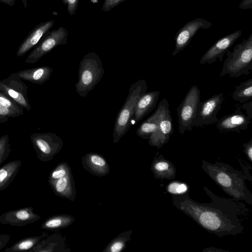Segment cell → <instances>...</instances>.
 I'll return each mask as SVG.
<instances>
[{"mask_svg":"<svg viewBox=\"0 0 252 252\" xmlns=\"http://www.w3.org/2000/svg\"><path fill=\"white\" fill-rule=\"evenodd\" d=\"M24 114L23 108L10 97L0 91V123Z\"/></svg>","mask_w":252,"mask_h":252,"instance_id":"cell-22","label":"cell"},{"mask_svg":"<svg viewBox=\"0 0 252 252\" xmlns=\"http://www.w3.org/2000/svg\"><path fill=\"white\" fill-rule=\"evenodd\" d=\"M151 168L156 179L172 180L175 177L176 168L174 165L161 155L154 158Z\"/></svg>","mask_w":252,"mask_h":252,"instance_id":"cell-23","label":"cell"},{"mask_svg":"<svg viewBox=\"0 0 252 252\" xmlns=\"http://www.w3.org/2000/svg\"><path fill=\"white\" fill-rule=\"evenodd\" d=\"M11 150L9 136L4 134L0 137V166L7 158Z\"/></svg>","mask_w":252,"mask_h":252,"instance_id":"cell-31","label":"cell"},{"mask_svg":"<svg viewBox=\"0 0 252 252\" xmlns=\"http://www.w3.org/2000/svg\"><path fill=\"white\" fill-rule=\"evenodd\" d=\"M250 120L238 107L235 111L229 115L219 119L216 126L220 132H236L248 127Z\"/></svg>","mask_w":252,"mask_h":252,"instance_id":"cell-15","label":"cell"},{"mask_svg":"<svg viewBox=\"0 0 252 252\" xmlns=\"http://www.w3.org/2000/svg\"><path fill=\"white\" fill-rule=\"evenodd\" d=\"M225 98L223 94L214 95L208 99L200 101L197 106L195 117L192 123L193 126H202L217 123V115Z\"/></svg>","mask_w":252,"mask_h":252,"instance_id":"cell-8","label":"cell"},{"mask_svg":"<svg viewBox=\"0 0 252 252\" xmlns=\"http://www.w3.org/2000/svg\"><path fill=\"white\" fill-rule=\"evenodd\" d=\"M200 101V90L197 85H193L176 109L178 117V130L181 134H184L186 130H192V123Z\"/></svg>","mask_w":252,"mask_h":252,"instance_id":"cell-6","label":"cell"},{"mask_svg":"<svg viewBox=\"0 0 252 252\" xmlns=\"http://www.w3.org/2000/svg\"><path fill=\"white\" fill-rule=\"evenodd\" d=\"M159 91L145 93L137 102L131 126L136 124L155 108L159 96Z\"/></svg>","mask_w":252,"mask_h":252,"instance_id":"cell-18","label":"cell"},{"mask_svg":"<svg viewBox=\"0 0 252 252\" xmlns=\"http://www.w3.org/2000/svg\"><path fill=\"white\" fill-rule=\"evenodd\" d=\"M71 172L70 168L67 163H60L51 171L48 177V183L65 176Z\"/></svg>","mask_w":252,"mask_h":252,"instance_id":"cell-30","label":"cell"},{"mask_svg":"<svg viewBox=\"0 0 252 252\" xmlns=\"http://www.w3.org/2000/svg\"><path fill=\"white\" fill-rule=\"evenodd\" d=\"M173 132V120L169 107L162 115L156 130L148 139L149 144L160 148L168 141Z\"/></svg>","mask_w":252,"mask_h":252,"instance_id":"cell-14","label":"cell"},{"mask_svg":"<svg viewBox=\"0 0 252 252\" xmlns=\"http://www.w3.org/2000/svg\"><path fill=\"white\" fill-rule=\"evenodd\" d=\"M212 25L211 22L201 18H196L185 24L176 34L174 38L175 50L172 55L175 56L183 50L189 44L192 38L199 30L208 29Z\"/></svg>","mask_w":252,"mask_h":252,"instance_id":"cell-11","label":"cell"},{"mask_svg":"<svg viewBox=\"0 0 252 252\" xmlns=\"http://www.w3.org/2000/svg\"><path fill=\"white\" fill-rule=\"evenodd\" d=\"M30 139L37 158L41 161L52 159L63 146L62 139L54 133H33Z\"/></svg>","mask_w":252,"mask_h":252,"instance_id":"cell-7","label":"cell"},{"mask_svg":"<svg viewBox=\"0 0 252 252\" xmlns=\"http://www.w3.org/2000/svg\"><path fill=\"white\" fill-rule=\"evenodd\" d=\"M48 233L42 232L39 236H33L22 239L15 243L11 247L4 250V252H17L28 251L36 246L44 238L47 236Z\"/></svg>","mask_w":252,"mask_h":252,"instance_id":"cell-25","label":"cell"},{"mask_svg":"<svg viewBox=\"0 0 252 252\" xmlns=\"http://www.w3.org/2000/svg\"><path fill=\"white\" fill-rule=\"evenodd\" d=\"M204 189L211 202L195 201L190 198L188 192L173 195V204L207 231L219 237L243 233L244 227L240 217L248 213L245 204L219 197L206 187Z\"/></svg>","mask_w":252,"mask_h":252,"instance_id":"cell-1","label":"cell"},{"mask_svg":"<svg viewBox=\"0 0 252 252\" xmlns=\"http://www.w3.org/2000/svg\"><path fill=\"white\" fill-rule=\"evenodd\" d=\"M82 164L85 170L96 176H104L110 172L109 164L102 156L97 153L86 154L82 158Z\"/></svg>","mask_w":252,"mask_h":252,"instance_id":"cell-19","label":"cell"},{"mask_svg":"<svg viewBox=\"0 0 252 252\" xmlns=\"http://www.w3.org/2000/svg\"><path fill=\"white\" fill-rule=\"evenodd\" d=\"M28 87L17 73H12L7 78L0 80V91L10 97L23 109L30 111L32 107L28 97Z\"/></svg>","mask_w":252,"mask_h":252,"instance_id":"cell-10","label":"cell"},{"mask_svg":"<svg viewBox=\"0 0 252 252\" xmlns=\"http://www.w3.org/2000/svg\"><path fill=\"white\" fill-rule=\"evenodd\" d=\"M240 108L245 109L246 110L248 118L251 120L252 119V101L251 100L240 106Z\"/></svg>","mask_w":252,"mask_h":252,"instance_id":"cell-36","label":"cell"},{"mask_svg":"<svg viewBox=\"0 0 252 252\" xmlns=\"http://www.w3.org/2000/svg\"><path fill=\"white\" fill-rule=\"evenodd\" d=\"M202 162L203 170L225 193L236 201L252 204V193L245 184V175L222 162Z\"/></svg>","mask_w":252,"mask_h":252,"instance_id":"cell-2","label":"cell"},{"mask_svg":"<svg viewBox=\"0 0 252 252\" xmlns=\"http://www.w3.org/2000/svg\"><path fill=\"white\" fill-rule=\"evenodd\" d=\"M169 107V103L165 97L159 102L154 113L139 126L136 131L137 135L143 139L148 140L156 130L162 115Z\"/></svg>","mask_w":252,"mask_h":252,"instance_id":"cell-17","label":"cell"},{"mask_svg":"<svg viewBox=\"0 0 252 252\" xmlns=\"http://www.w3.org/2000/svg\"><path fill=\"white\" fill-rule=\"evenodd\" d=\"M167 191L173 195H180L189 192L188 185L179 181H173L168 185L166 188Z\"/></svg>","mask_w":252,"mask_h":252,"instance_id":"cell-32","label":"cell"},{"mask_svg":"<svg viewBox=\"0 0 252 252\" xmlns=\"http://www.w3.org/2000/svg\"><path fill=\"white\" fill-rule=\"evenodd\" d=\"M75 220L73 217L68 215H58L47 219L41 224L43 229L54 230L66 227Z\"/></svg>","mask_w":252,"mask_h":252,"instance_id":"cell-26","label":"cell"},{"mask_svg":"<svg viewBox=\"0 0 252 252\" xmlns=\"http://www.w3.org/2000/svg\"><path fill=\"white\" fill-rule=\"evenodd\" d=\"M64 5H67V9L70 16L74 15L78 8L79 0H63Z\"/></svg>","mask_w":252,"mask_h":252,"instance_id":"cell-34","label":"cell"},{"mask_svg":"<svg viewBox=\"0 0 252 252\" xmlns=\"http://www.w3.org/2000/svg\"><path fill=\"white\" fill-rule=\"evenodd\" d=\"M0 2L7 5L13 6L15 5V0H0Z\"/></svg>","mask_w":252,"mask_h":252,"instance_id":"cell-39","label":"cell"},{"mask_svg":"<svg viewBox=\"0 0 252 252\" xmlns=\"http://www.w3.org/2000/svg\"><path fill=\"white\" fill-rule=\"evenodd\" d=\"M58 236L54 234L42 239L38 244L29 250V252H53L58 251Z\"/></svg>","mask_w":252,"mask_h":252,"instance_id":"cell-28","label":"cell"},{"mask_svg":"<svg viewBox=\"0 0 252 252\" xmlns=\"http://www.w3.org/2000/svg\"><path fill=\"white\" fill-rule=\"evenodd\" d=\"M40 217L32 207L11 210L0 216V223L14 226H22L37 221Z\"/></svg>","mask_w":252,"mask_h":252,"instance_id":"cell-13","label":"cell"},{"mask_svg":"<svg viewBox=\"0 0 252 252\" xmlns=\"http://www.w3.org/2000/svg\"><path fill=\"white\" fill-rule=\"evenodd\" d=\"M54 24V20H51L41 22L36 26L19 46L16 52V56H23L35 46L43 35L53 27Z\"/></svg>","mask_w":252,"mask_h":252,"instance_id":"cell-16","label":"cell"},{"mask_svg":"<svg viewBox=\"0 0 252 252\" xmlns=\"http://www.w3.org/2000/svg\"><path fill=\"white\" fill-rule=\"evenodd\" d=\"M21 165L20 160L5 163L0 168V191L5 189L17 175Z\"/></svg>","mask_w":252,"mask_h":252,"instance_id":"cell-24","label":"cell"},{"mask_svg":"<svg viewBox=\"0 0 252 252\" xmlns=\"http://www.w3.org/2000/svg\"><path fill=\"white\" fill-rule=\"evenodd\" d=\"M22 1L23 2L25 8H27L28 6V0H22Z\"/></svg>","mask_w":252,"mask_h":252,"instance_id":"cell-40","label":"cell"},{"mask_svg":"<svg viewBox=\"0 0 252 252\" xmlns=\"http://www.w3.org/2000/svg\"><path fill=\"white\" fill-rule=\"evenodd\" d=\"M53 71V69L48 66H41L23 69L17 73L23 80L42 85L50 79Z\"/></svg>","mask_w":252,"mask_h":252,"instance_id":"cell-21","label":"cell"},{"mask_svg":"<svg viewBox=\"0 0 252 252\" xmlns=\"http://www.w3.org/2000/svg\"><path fill=\"white\" fill-rule=\"evenodd\" d=\"M147 89L145 80H139L131 85L126 99L116 118L112 134L114 143H117L131 126L137 102Z\"/></svg>","mask_w":252,"mask_h":252,"instance_id":"cell-4","label":"cell"},{"mask_svg":"<svg viewBox=\"0 0 252 252\" xmlns=\"http://www.w3.org/2000/svg\"><path fill=\"white\" fill-rule=\"evenodd\" d=\"M131 233V230H130L119 235L107 246L104 252H120L123 251L125 248L126 242L130 239Z\"/></svg>","mask_w":252,"mask_h":252,"instance_id":"cell-29","label":"cell"},{"mask_svg":"<svg viewBox=\"0 0 252 252\" xmlns=\"http://www.w3.org/2000/svg\"><path fill=\"white\" fill-rule=\"evenodd\" d=\"M232 98L241 103L252 99V79H249L236 87L232 94Z\"/></svg>","mask_w":252,"mask_h":252,"instance_id":"cell-27","label":"cell"},{"mask_svg":"<svg viewBox=\"0 0 252 252\" xmlns=\"http://www.w3.org/2000/svg\"><path fill=\"white\" fill-rule=\"evenodd\" d=\"M10 239V235L6 234H0V251L8 243Z\"/></svg>","mask_w":252,"mask_h":252,"instance_id":"cell-37","label":"cell"},{"mask_svg":"<svg viewBox=\"0 0 252 252\" xmlns=\"http://www.w3.org/2000/svg\"><path fill=\"white\" fill-rule=\"evenodd\" d=\"M244 152L248 158L252 162V139L249 142L244 143Z\"/></svg>","mask_w":252,"mask_h":252,"instance_id":"cell-35","label":"cell"},{"mask_svg":"<svg viewBox=\"0 0 252 252\" xmlns=\"http://www.w3.org/2000/svg\"><path fill=\"white\" fill-rule=\"evenodd\" d=\"M57 195L73 201L76 197V190L71 172L66 176L49 183Z\"/></svg>","mask_w":252,"mask_h":252,"instance_id":"cell-20","label":"cell"},{"mask_svg":"<svg viewBox=\"0 0 252 252\" xmlns=\"http://www.w3.org/2000/svg\"><path fill=\"white\" fill-rule=\"evenodd\" d=\"M241 9H249L252 8V0H243L239 5Z\"/></svg>","mask_w":252,"mask_h":252,"instance_id":"cell-38","label":"cell"},{"mask_svg":"<svg viewBox=\"0 0 252 252\" xmlns=\"http://www.w3.org/2000/svg\"><path fill=\"white\" fill-rule=\"evenodd\" d=\"M67 35L68 32L63 27L51 31L34 48L25 63H34L57 46L65 44Z\"/></svg>","mask_w":252,"mask_h":252,"instance_id":"cell-9","label":"cell"},{"mask_svg":"<svg viewBox=\"0 0 252 252\" xmlns=\"http://www.w3.org/2000/svg\"><path fill=\"white\" fill-rule=\"evenodd\" d=\"M242 31L237 30L220 38L210 47L201 57L199 63L210 64L215 62L217 59L221 62L226 51L241 36Z\"/></svg>","mask_w":252,"mask_h":252,"instance_id":"cell-12","label":"cell"},{"mask_svg":"<svg viewBox=\"0 0 252 252\" xmlns=\"http://www.w3.org/2000/svg\"><path fill=\"white\" fill-rule=\"evenodd\" d=\"M104 73L102 62L94 52H89L81 60L78 70V80L76 92L85 97L100 81Z\"/></svg>","mask_w":252,"mask_h":252,"instance_id":"cell-5","label":"cell"},{"mask_svg":"<svg viewBox=\"0 0 252 252\" xmlns=\"http://www.w3.org/2000/svg\"><path fill=\"white\" fill-rule=\"evenodd\" d=\"M226 54L220 77L228 74L230 77L238 78L250 74L252 70V33L247 39L236 44L232 51L227 50Z\"/></svg>","mask_w":252,"mask_h":252,"instance_id":"cell-3","label":"cell"},{"mask_svg":"<svg viewBox=\"0 0 252 252\" xmlns=\"http://www.w3.org/2000/svg\"><path fill=\"white\" fill-rule=\"evenodd\" d=\"M126 0H104L101 9L104 12H109L121 3Z\"/></svg>","mask_w":252,"mask_h":252,"instance_id":"cell-33","label":"cell"}]
</instances>
